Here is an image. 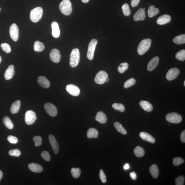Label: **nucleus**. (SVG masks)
Instances as JSON below:
<instances>
[{
	"mask_svg": "<svg viewBox=\"0 0 185 185\" xmlns=\"http://www.w3.org/2000/svg\"><path fill=\"white\" fill-rule=\"evenodd\" d=\"M59 8L61 13L65 15L71 14L72 11V7L70 0H63L60 4Z\"/></svg>",
	"mask_w": 185,
	"mask_h": 185,
	"instance_id": "nucleus-1",
	"label": "nucleus"
},
{
	"mask_svg": "<svg viewBox=\"0 0 185 185\" xmlns=\"http://www.w3.org/2000/svg\"><path fill=\"white\" fill-rule=\"evenodd\" d=\"M43 14L42 8L40 7H36L31 11L30 14V19L33 22L37 23L42 18Z\"/></svg>",
	"mask_w": 185,
	"mask_h": 185,
	"instance_id": "nucleus-2",
	"label": "nucleus"
},
{
	"mask_svg": "<svg viewBox=\"0 0 185 185\" xmlns=\"http://www.w3.org/2000/svg\"><path fill=\"white\" fill-rule=\"evenodd\" d=\"M152 44V41L150 39L143 40L139 44L138 48V52L139 55H143L150 49Z\"/></svg>",
	"mask_w": 185,
	"mask_h": 185,
	"instance_id": "nucleus-3",
	"label": "nucleus"
},
{
	"mask_svg": "<svg viewBox=\"0 0 185 185\" xmlns=\"http://www.w3.org/2000/svg\"><path fill=\"white\" fill-rule=\"evenodd\" d=\"M80 59V53L78 49H75L72 51L70 59V64L72 68L76 67L78 65Z\"/></svg>",
	"mask_w": 185,
	"mask_h": 185,
	"instance_id": "nucleus-4",
	"label": "nucleus"
},
{
	"mask_svg": "<svg viewBox=\"0 0 185 185\" xmlns=\"http://www.w3.org/2000/svg\"><path fill=\"white\" fill-rule=\"evenodd\" d=\"M166 120L169 122L173 123H178L182 120V117L180 114L176 113H171L167 115Z\"/></svg>",
	"mask_w": 185,
	"mask_h": 185,
	"instance_id": "nucleus-5",
	"label": "nucleus"
},
{
	"mask_svg": "<svg viewBox=\"0 0 185 185\" xmlns=\"http://www.w3.org/2000/svg\"><path fill=\"white\" fill-rule=\"evenodd\" d=\"M97 42L98 41L97 39H93L91 40V42L89 43L87 56V58L90 60H91L93 58L95 48Z\"/></svg>",
	"mask_w": 185,
	"mask_h": 185,
	"instance_id": "nucleus-6",
	"label": "nucleus"
},
{
	"mask_svg": "<svg viewBox=\"0 0 185 185\" xmlns=\"http://www.w3.org/2000/svg\"><path fill=\"white\" fill-rule=\"evenodd\" d=\"M37 119L36 115L33 111L31 110L27 111L25 113V120L27 125H31L35 122Z\"/></svg>",
	"mask_w": 185,
	"mask_h": 185,
	"instance_id": "nucleus-7",
	"label": "nucleus"
},
{
	"mask_svg": "<svg viewBox=\"0 0 185 185\" xmlns=\"http://www.w3.org/2000/svg\"><path fill=\"white\" fill-rule=\"evenodd\" d=\"M9 33L11 38L13 41H18L19 37V30L18 27L15 23H13L10 27Z\"/></svg>",
	"mask_w": 185,
	"mask_h": 185,
	"instance_id": "nucleus-8",
	"label": "nucleus"
},
{
	"mask_svg": "<svg viewBox=\"0 0 185 185\" xmlns=\"http://www.w3.org/2000/svg\"><path fill=\"white\" fill-rule=\"evenodd\" d=\"M108 77V75L106 72L101 71L96 74L95 81L97 84H102L105 82L106 79Z\"/></svg>",
	"mask_w": 185,
	"mask_h": 185,
	"instance_id": "nucleus-9",
	"label": "nucleus"
},
{
	"mask_svg": "<svg viewBox=\"0 0 185 185\" xmlns=\"http://www.w3.org/2000/svg\"><path fill=\"white\" fill-rule=\"evenodd\" d=\"M45 110L50 116H56L57 115V110L56 107L51 103H47L44 106Z\"/></svg>",
	"mask_w": 185,
	"mask_h": 185,
	"instance_id": "nucleus-10",
	"label": "nucleus"
},
{
	"mask_svg": "<svg viewBox=\"0 0 185 185\" xmlns=\"http://www.w3.org/2000/svg\"><path fill=\"white\" fill-rule=\"evenodd\" d=\"M180 73L179 70L176 68H173L169 70L166 75V79L171 81L174 80L178 77Z\"/></svg>",
	"mask_w": 185,
	"mask_h": 185,
	"instance_id": "nucleus-11",
	"label": "nucleus"
},
{
	"mask_svg": "<svg viewBox=\"0 0 185 185\" xmlns=\"http://www.w3.org/2000/svg\"><path fill=\"white\" fill-rule=\"evenodd\" d=\"M66 90L69 94L75 96H78L80 92L79 87L73 84L67 85L66 87Z\"/></svg>",
	"mask_w": 185,
	"mask_h": 185,
	"instance_id": "nucleus-12",
	"label": "nucleus"
},
{
	"mask_svg": "<svg viewBox=\"0 0 185 185\" xmlns=\"http://www.w3.org/2000/svg\"><path fill=\"white\" fill-rule=\"evenodd\" d=\"M50 57L51 60L55 63H58L60 60L61 54L59 50L53 49L50 53Z\"/></svg>",
	"mask_w": 185,
	"mask_h": 185,
	"instance_id": "nucleus-13",
	"label": "nucleus"
},
{
	"mask_svg": "<svg viewBox=\"0 0 185 185\" xmlns=\"http://www.w3.org/2000/svg\"><path fill=\"white\" fill-rule=\"evenodd\" d=\"M145 8L139 9L133 16V20L135 21H143L146 17Z\"/></svg>",
	"mask_w": 185,
	"mask_h": 185,
	"instance_id": "nucleus-14",
	"label": "nucleus"
},
{
	"mask_svg": "<svg viewBox=\"0 0 185 185\" xmlns=\"http://www.w3.org/2000/svg\"><path fill=\"white\" fill-rule=\"evenodd\" d=\"M49 139L53 152L55 154H57L59 152V146L56 139L52 134L49 135Z\"/></svg>",
	"mask_w": 185,
	"mask_h": 185,
	"instance_id": "nucleus-15",
	"label": "nucleus"
},
{
	"mask_svg": "<svg viewBox=\"0 0 185 185\" xmlns=\"http://www.w3.org/2000/svg\"><path fill=\"white\" fill-rule=\"evenodd\" d=\"M160 60L158 57H155L153 58L149 62L147 67L148 70L152 71L158 66Z\"/></svg>",
	"mask_w": 185,
	"mask_h": 185,
	"instance_id": "nucleus-16",
	"label": "nucleus"
},
{
	"mask_svg": "<svg viewBox=\"0 0 185 185\" xmlns=\"http://www.w3.org/2000/svg\"><path fill=\"white\" fill-rule=\"evenodd\" d=\"M15 73L14 66L13 65H10L5 71L4 75L5 79L6 80L11 79L13 78Z\"/></svg>",
	"mask_w": 185,
	"mask_h": 185,
	"instance_id": "nucleus-17",
	"label": "nucleus"
},
{
	"mask_svg": "<svg viewBox=\"0 0 185 185\" xmlns=\"http://www.w3.org/2000/svg\"><path fill=\"white\" fill-rule=\"evenodd\" d=\"M37 81L39 84L44 88H48L50 85V83L48 79L44 76L39 77Z\"/></svg>",
	"mask_w": 185,
	"mask_h": 185,
	"instance_id": "nucleus-18",
	"label": "nucleus"
},
{
	"mask_svg": "<svg viewBox=\"0 0 185 185\" xmlns=\"http://www.w3.org/2000/svg\"><path fill=\"white\" fill-rule=\"evenodd\" d=\"M171 20V18L170 15H164L158 18L157 23L159 25H164L170 23Z\"/></svg>",
	"mask_w": 185,
	"mask_h": 185,
	"instance_id": "nucleus-19",
	"label": "nucleus"
},
{
	"mask_svg": "<svg viewBox=\"0 0 185 185\" xmlns=\"http://www.w3.org/2000/svg\"><path fill=\"white\" fill-rule=\"evenodd\" d=\"M51 28L53 37L56 38L59 37L60 34V31L58 24L56 22H53L51 24Z\"/></svg>",
	"mask_w": 185,
	"mask_h": 185,
	"instance_id": "nucleus-20",
	"label": "nucleus"
},
{
	"mask_svg": "<svg viewBox=\"0 0 185 185\" xmlns=\"http://www.w3.org/2000/svg\"><path fill=\"white\" fill-rule=\"evenodd\" d=\"M28 167L32 172L35 173H40L43 171V167L36 163H31L29 165Z\"/></svg>",
	"mask_w": 185,
	"mask_h": 185,
	"instance_id": "nucleus-21",
	"label": "nucleus"
},
{
	"mask_svg": "<svg viewBox=\"0 0 185 185\" xmlns=\"http://www.w3.org/2000/svg\"><path fill=\"white\" fill-rule=\"evenodd\" d=\"M140 136L143 140L151 143H154L155 141L154 137H153L148 133L141 132L140 133Z\"/></svg>",
	"mask_w": 185,
	"mask_h": 185,
	"instance_id": "nucleus-22",
	"label": "nucleus"
},
{
	"mask_svg": "<svg viewBox=\"0 0 185 185\" xmlns=\"http://www.w3.org/2000/svg\"><path fill=\"white\" fill-rule=\"evenodd\" d=\"M95 119L101 124H104L107 122V117L104 113L101 111L97 113Z\"/></svg>",
	"mask_w": 185,
	"mask_h": 185,
	"instance_id": "nucleus-23",
	"label": "nucleus"
},
{
	"mask_svg": "<svg viewBox=\"0 0 185 185\" xmlns=\"http://www.w3.org/2000/svg\"><path fill=\"white\" fill-rule=\"evenodd\" d=\"M140 106L145 111L151 112L153 110V106L150 102L148 101H142L140 102Z\"/></svg>",
	"mask_w": 185,
	"mask_h": 185,
	"instance_id": "nucleus-24",
	"label": "nucleus"
},
{
	"mask_svg": "<svg viewBox=\"0 0 185 185\" xmlns=\"http://www.w3.org/2000/svg\"><path fill=\"white\" fill-rule=\"evenodd\" d=\"M21 107V101L20 100H17L15 101L11 108V111L12 114H15L18 112Z\"/></svg>",
	"mask_w": 185,
	"mask_h": 185,
	"instance_id": "nucleus-25",
	"label": "nucleus"
},
{
	"mask_svg": "<svg viewBox=\"0 0 185 185\" xmlns=\"http://www.w3.org/2000/svg\"><path fill=\"white\" fill-rule=\"evenodd\" d=\"M160 10L158 8H155L154 5H151L148 10V15L150 18H152L158 14Z\"/></svg>",
	"mask_w": 185,
	"mask_h": 185,
	"instance_id": "nucleus-26",
	"label": "nucleus"
},
{
	"mask_svg": "<svg viewBox=\"0 0 185 185\" xmlns=\"http://www.w3.org/2000/svg\"><path fill=\"white\" fill-rule=\"evenodd\" d=\"M98 136V132L96 129L94 128H89L87 131V136L88 138H97Z\"/></svg>",
	"mask_w": 185,
	"mask_h": 185,
	"instance_id": "nucleus-27",
	"label": "nucleus"
},
{
	"mask_svg": "<svg viewBox=\"0 0 185 185\" xmlns=\"http://www.w3.org/2000/svg\"><path fill=\"white\" fill-rule=\"evenodd\" d=\"M150 171L151 175L154 178L158 177L159 170L158 166L156 164H153L150 168Z\"/></svg>",
	"mask_w": 185,
	"mask_h": 185,
	"instance_id": "nucleus-28",
	"label": "nucleus"
},
{
	"mask_svg": "<svg viewBox=\"0 0 185 185\" xmlns=\"http://www.w3.org/2000/svg\"><path fill=\"white\" fill-rule=\"evenodd\" d=\"M173 42L176 44L180 45L185 43V35L183 34L179 35L175 37L173 39Z\"/></svg>",
	"mask_w": 185,
	"mask_h": 185,
	"instance_id": "nucleus-29",
	"label": "nucleus"
},
{
	"mask_svg": "<svg viewBox=\"0 0 185 185\" xmlns=\"http://www.w3.org/2000/svg\"><path fill=\"white\" fill-rule=\"evenodd\" d=\"M3 121V124L7 128L12 129L13 128V123L8 117L6 116L4 117Z\"/></svg>",
	"mask_w": 185,
	"mask_h": 185,
	"instance_id": "nucleus-30",
	"label": "nucleus"
},
{
	"mask_svg": "<svg viewBox=\"0 0 185 185\" xmlns=\"http://www.w3.org/2000/svg\"><path fill=\"white\" fill-rule=\"evenodd\" d=\"M45 49L44 44L39 41H36L34 45V49L35 51L41 52Z\"/></svg>",
	"mask_w": 185,
	"mask_h": 185,
	"instance_id": "nucleus-31",
	"label": "nucleus"
},
{
	"mask_svg": "<svg viewBox=\"0 0 185 185\" xmlns=\"http://www.w3.org/2000/svg\"><path fill=\"white\" fill-rule=\"evenodd\" d=\"M114 126L115 128L118 132L121 134L126 135L127 134V131L120 123L118 122H115L114 123Z\"/></svg>",
	"mask_w": 185,
	"mask_h": 185,
	"instance_id": "nucleus-32",
	"label": "nucleus"
},
{
	"mask_svg": "<svg viewBox=\"0 0 185 185\" xmlns=\"http://www.w3.org/2000/svg\"><path fill=\"white\" fill-rule=\"evenodd\" d=\"M134 152L138 158H141L144 156L145 151L142 147L138 146L135 148Z\"/></svg>",
	"mask_w": 185,
	"mask_h": 185,
	"instance_id": "nucleus-33",
	"label": "nucleus"
},
{
	"mask_svg": "<svg viewBox=\"0 0 185 185\" xmlns=\"http://www.w3.org/2000/svg\"><path fill=\"white\" fill-rule=\"evenodd\" d=\"M112 107L115 110L123 112L125 110V107L123 104L121 103H114L112 105Z\"/></svg>",
	"mask_w": 185,
	"mask_h": 185,
	"instance_id": "nucleus-34",
	"label": "nucleus"
},
{
	"mask_svg": "<svg viewBox=\"0 0 185 185\" xmlns=\"http://www.w3.org/2000/svg\"><path fill=\"white\" fill-rule=\"evenodd\" d=\"M71 173L73 178H78L80 176L81 174V170L79 168H74L71 169Z\"/></svg>",
	"mask_w": 185,
	"mask_h": 185,
	"instance_id": "nucleus-35",
	"label": "nucleus"
},
{
	"mask_svg": "<svg viewBox=\"0 0 185 185\" xmlns=\"http://www.w3.org/2000/svg\"><path fill=\"white\" fill-rule=\"evenodd\" d=\"M176 58L181 61H184L185 59V50L184 49L181 50L176 55Z\"/></svg>",
	"mask_w": 185,
	"mask_h": 185,
	"instance_id": "nucleus-36",
	"label": "nucleus"
},
{
	"mask_svg": "<svg viewBox=\"0 0 185 185\" xmlns=\"http://www.w3.org/2000/svg\"><path fill=\"white\" fill-rule=\"evenodd\" d=\"M128 67L129 64L128 63H121L118 67V71L119 73H123L128 69Z\"/></svg>",
	"mask_w": 185,
	"mask_h": 185,
	"instance_id": "nucleus-37",
	"label": "nucleus"
},
{
	"mask_svg": "<svg viewBox=\"0 0 185 185\" xmlns=\"http://www.w3.org/2000/svg\"><path fill=\"white\" fill-rule=\"evenodd\" d=\"M122 9L123 13L125 16L130 15L131 13L130 7L128 4H125L122 6Z\"/></svg>",
	"mask_w": 185,
	"mask_h": 185,
	"instance_id": "nucleus-38",
	"label": "nucleus"
},
{
	"mask_svg": "<svg viewBox=\"0 0 185 185\" xmlns=\"http://www.w3.org/2000/svg\"><path fill=\"white\" fill-rule=\"evenodd\" d=\"M136 83V80L134 78H132L128 79L124 83L123 86L125 88H128L133 85H134Z\"/></svg>",
	"mask_w": 185,
	"mask_h": 185,
	"instance_id": "nucleus-39",
	"label": "nucleus"
},
{
	"mask_svg": "<svg viewBox=\"0 0 185 185\" xmlns=\"http://www.w3.org/2000/svg\"><path fill=\"white\" fill-rule=\"evenodd\" d=\"M1 46L3 50L6 53H9L11 51V48L10 45L6 43L2 44Z\"/></svg>",
	"mask_w": 185,
	"mask_h": 185,
	"instance_id": "nucleus-40",
	"label": "nucleus"
},
{
	"mask_svg": "<svg viewBox=\"0 0 185 185\" xmlns=\"http://www.w3.org/2000/svg\"><path fill=\"white\" fill-rule=\"evenodd\" d=\"M9 154L11 156L18 157L20 155L21 153L19 149H15L10 150L9 152Z\"/></svg>",
	"mask_w": 185,
	"mask_h": 185,
	"instance_id": "nucleus-41",
	"label": "nucleus"
},
{
	"mask_svg": "<svg viewBox=\"0 0 185 185\" xmlns=\"http://www.w3.org/2000/svg\"><path fill=\"white\" fill-rule=\"evenodd\" d=\"M33 140L34 141L36 146H40L42 144V139L41 136H34Z\"/></svg>",
	"mask_w": 185,
	"mask_h": 185,
	"instance_id": "nucleus-42",
	"label": "nucleus"
},
{
	"mask_svg": "<svg viewBox=\"0 0 185 185\" xmlns=\"http://www.w3.org/2000/svg\"><path fill=\"white\" fill-rule=\"evenodd\" d=\"M184 162V159L181 158H176L173 160V164L174 166H178Z\"/></svg>",
	"mask_w": 185,
	"mask_h": 185,
	"instance_id": "nucleus-43",
	"label": "nucleus"
},
{
	"mask_svg": "<svg viewBox=\"0 0 185 185\" xmlns=\"http://www.w3.org/2000/svg\"><path fill=\"white\" fill-rule=\"evenodd\" d=\"M41 156L47 162H49L51 160L50 155L46 151H43L41 154Z\"/></svg>",
	"mask_w": 185,
	"mask_h": 185,
	"instance_id": "nucleus-44",
	"label": "nucleus"
},
{
	"mask_svg": "<svg viewBox=\"0 0 185 185\" xmlns=\"http://www.w3.org/2000/svg\"><path fill=\"white\" fill-rule=\"evenodd\" d=\"M185 178L183 176H180L176 179L175 180L176 185H183L184 184Z\"/></svg>",
	"mask_w": 185,
	"mask_h": 185,
	"instance_id": "nucleus-45",
	"label": "nucleus"
},
{
	"mask_svg": "<svg viewBox=\"0 0 185 185\" xmlns=\"http://www.w3.org/2000/svg\"><path fill=\"white\" fill-rule=\"evenodd\" d=\"M7 140L9 143L13 144H16L18 142V140L17 137L13 136H8Z\"/></svg>",
	"mask_w": 185,
	"mask_h": 185,
	"instance_id": "nucleus-46",
	"label": "nucleus"
},
{
	"mask_svg": "<svg viewBox=\"0 0 185 185\" xmlns=\"http://www.w3.org/2000/svg\"><path fill=\"white\" fill-rule=\"evenodd\" d=\"M99 176L102 182L105 183L106 182V177L105 176L104 171L103 170H100Z\"/></svg>",
	"mask_w": 185,
	"mask_h": 185,
	"instance_id": "nucleus-47",
	"label": "nucleus"
},
{
	"mask_svg": "<svg viewBox=\"0 0 185 185\" xmlns=\"http://www.w3.org/2000/svg\"><path fill=\"white\" fill-rule=\"evenodd\" d=\"M140 0H131V5L133 7L137 6L140 3Z\"/></svg>",
	"mask_w": 185,
	"mask_h": 185,
	"instance_id": "nucleus-48",
	"label": "nucleus"
},
{
	"mask_svg": "<svg viewBox=\"0 0 185 185\" xmlns=\"http://www.w3.org/2000/svg\"><path fill=\"white\" fill-rule=\"evenodd\" d=\"M180 139L183 143L185 142V131H183L180 135Z\"/></svg>",
	"mask_w": 185,
	"mask_h": 185,
	"instance_id": "nucleus-49",
	"label": "nucleus"
},
{
	"mask_svg": "<svg viewBox=\"0 0 185 185\" xmlns=\"http://www.w3.org/2000/svg\"><path fill=\"white\" fill-rule=\"evenodd\" d=\"M130 174L132 180H135L136 179L137 176L136 173L134 172H131Z\"/></svg>",
	"mask_w": 185,
	"mask_h": 185,
	"instance_id": "nucleus-50",
	"label": "nucleus"
},
{
	"mask_svg": "<svg viewBox=\"0 0 185 185\" xmlns=\"http://www.w3.org/2000/svg\"><path fill=\"white\" fill-rule=\"evenodd\" d=\"M123 168H124V170H129V169L130 168V165H129L128 164H127H127H126L125 165L124 167Z\"/></svg>",
	"mask_w": 185,
	"mask_h": 185,
	"instance_id": "nucleus-51",
	"label": "nucleus"
},
{
	"mask_svg": "<svg viewBox=\"0 0 185 185\" xmlns=\"http://www.w3.org/2000/svg\"><path fill=\"white\" fill-rule=\"evenodd\" d=\"M3 176V173L0 170V181H1V180Z\"/></svg>",
	"mask_w": 185,
	"mask_h": 185,
	"instance_id": "nucleus-52",
	"label": "nucleus"
},
{
	"mask_svg": "<svg viewBox=\"0 0 185 185\" xmlns=\"http://www.w3.org/2000/svg\"><path fill=\"white\" fill-rule=\"evenodd\" d=\"M83 3H88L89 0H82Z\"/></svg>",
	"mask_w": 185,
	"mask_h": 185,
	"instance_id": "nucleus-53",
	"label": "nucleus"
},
{
	"mask_svg": "<svg viewBox=\"0 0 185 185\" xmlns=\"http://www.w3.org/2000/svg\"><path fill=\"white\" fill-rule=\"evenodd\" d=\"M109 79L108 78H107L106 79V80H105V82H108L109 81Z\"/></svg>",
	"mask_w": 185,
	"mask_h": 185,
	"instance_id": "nucleus-54",
	"label": "nucleus"
},
{
	"mask_svg": "<svg viewBox=\"0 0 185 185\" xmlns=\"http://www.w3.org/2000/svg\"><path fill=\"white\" fill-rule=\"evenodd\" d=\"M1 60H2L1 57V56H0V63H1Z\"/></svg>",
	"mask_w": 185,
	"mask_h": 185,
	"instance_id": "nucleus-55",
	"label": "nucleus"
},
{
	"mask_svg": "<svg viewBox=\"0 0 185 185\" xmlns=\"http://www.w3.org/2000/svg\"><path fill=\"white\" fill-rule=\"evenodd\" d=\"M184 86H185V81L184 82Z\"/></svg>",
	"mask_w": 185,
	"mask_h": 185,
	"instance_id": "nucleus-56",
	"label": "nucleus"
},
{
	"mask_svg": "<svg viewBox=\"0 0 185 185\" xmlns=\"http://www.w3.org/2000/svg\"><path fill=\"white\" fill-rule=\"evenodd\" d=\"M1 8H0V11H1Z\"/></svg>",
	"mask_w": 185,
	"mask_h": 185,
	"instance_id": "nucleus-57",
	"label": "nucleus"
}]
</instances>
